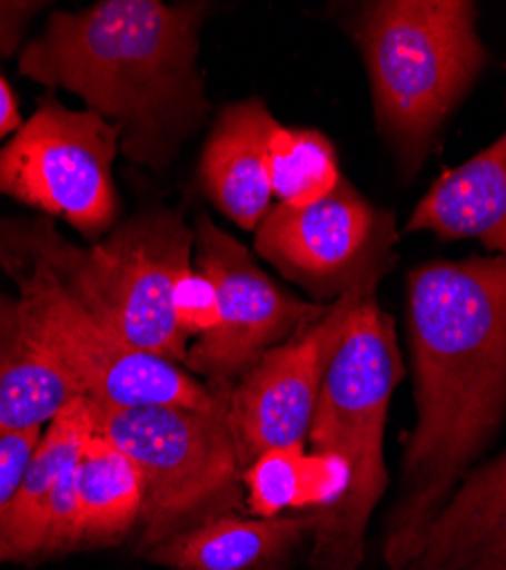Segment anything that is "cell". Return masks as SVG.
Masks as SVG:
<instances>
[{
	"label": "cell",
	"instance_id": "cell-16",
	"mask_svg": "<svg viewBox=\"0 0 506 570\" xmlns=\"http://www.w3.org/2000/svg\"><path fill=\"white\" fill-rule=\"evenodd\" d=\"M317 525L312 511L276 518H215L145 552L171 570H286Z\"/></svg>",
	"mask_w": 506,
	"mask_h": 570
},
{
	"label": "cell",
	"instance_id": "cell-13",
	"mask_svg": "<svg viewBox=\"0 0 506 570\" xmlns=\"http://www.w3.org/2000/svg\"><path fill=\"white\" fill-rule=\"evenodd\" d=\"M279 126L260 97L219 110L199 160V180L212 206L245 230H256L271 208L267 147Z\"/></svg>",
	"mask_w": 506,
	"mask_h": 570
},
{
	"label": "cell",
	"instance_id": "cell-4",
	"mask_svg": "<svg viewBox=\"0 0 506 570\" xmlns=\"http://www.w3.org/2000/svg\"><path fill=\"white\" fill-rule=\"evenodd\" d=\"M404 376L393 317L367 297L351 313L310 420L306 448L347 461L343 500L312 511L310 570H358L373 513L388 489L384 436L390 397Z\"/></svg>",
	"mask_w": 506,
	"mask_h": 570
},
{
	"label": "cell",
	"instance_id": "cell-5",
	"mask_svg": "<svg viewBox=\"0 0 506 570\" xmlns=\"http://www.w3.org/2000/svg\"><path fill=\"white\" fill-rule=\"evenodd\" d=\"M37 254L130 347L186 363L190 338L173 295L195 267V228L180 210L153 208L115 226L95 247L71 245L49 217H17Z\"/></svg>",
	"mask_w": 506,
	"mask_h": 570
},
{
	"label": "cell",
	"instance_id": "cell-23",
	"mask_svg": "<svg viewBox=\"0 0 506 570\" xmlns=\"http://www.w3.org/2000/svg\"><path fill=\"white\" fill-rule=\"evenodd\" d=\"M49 3L34 0H0V58L19 53L30 21Z\"/></svg>",
	"mask_w": 506,
	"mask_h": 570
},
{
	"label": "cell",
	"instance_id": "cell-17",
	"mask_svg": "<svg viewBox=\"0 0 506 570\" xmlns=\"http://www.w3.org/2000/svg\"><path fill=\"white\" fill-rule=\"evenodd\" d=\"M73 552L108 548L140 528L145 484L132 459L99 434H91L73 470Z\"/></svg>",
	"mask_w": 506,
	"mask_h": 570
},
{
	"label": "cell",
	"instance_id": "cell-10",
	"mask_svg": "<svg viewBox=\"0 0 506 570\" xmlns=\"http://www.w3.org/2000/svg\"><path fill=\"white\" fill-rule=\"evenodd\" d=\"M192 228L195 267L215 285L219 322L190 345L186 370L204 379L208 389L228 391L269 350L317 322L329 304L288 295L262 272L254 254L208 215L201 213Z\"/></svg>",
	"mask_w": 506,
	"mask_h": 570
},
{
	"label": "cell",
	"instance_id": "cell-1",
	"mask_svg": "<svg viewBox=\"0 0 506 570\" xmlns=\"http://www.w3.org/2000/svg\"><path fill=\"white\" fill-rule=\"evenodd\" d=\"M416 426L384 561L401 568L506 415V254L434 261L408 274Z\"/></svg>",
	"mask_w": 506,
	"mask_h": 570
},
{
	"label": "cell",
	"instance_id": "cell-21",
	"mask_svg": "<svg viewBox=\"0 0 506 570\" xmlns=\"http://www.w3.org/2000/svg\"><path fill=\"white\" fill-rule=\"evenodd\" d=\"M173 313L178 326L188 338H201L219 322V299L212 281L192 267L182 276L173 295Z\"/></svg>",
	"mask_w": 506,
	"mask_h": 570
},
{
	"label": "cell",
	"instance_id": "cell-22",
	"mask_svg": "<svg viewBox=\"0 0 506 570\" xmlns=\"http://www.w3.org/2000/svg\"><path fill=\"white\" fill-rule=\"evenodd\" d=\"M43 430L0 439V520H3Z\"/></svg>",
	"mask_w": 506,
	"mask_h": 570
},
{
	"label": "cell",
	"instance_id": "cell-20",
	"mask_svg": "<svg viewBox=\"0 0 506 570\" xmlns=\"http://www.w3.org/2000/svg\"><path fill=\"white\" fill-rule=\"evenodd\" d=\"M267 169L271 195L292 208L327 199L343 180L336 147L315 128L276 126L267 147Z\"/></svg>",
	"mask_w": 506,
	"mask_h": 570
},
{
	"label": "cell",
	"instance_id": "cell-24",
	"mask_svg": "<svg viewBox=\"0 0 506 570\" xmlns=\"http://www.w3.org/2000/svg\"><path fill=\"white\" fill-rule=\"evenodd\" d=\"M21 110H19V99L6 76L0 73V147L21 128Z\"/></svg>",
	"mask_w": 506,
	"mask_h": 570
},
{
	"label": "cell",
	"instance_id": "cell-15",
	"mask_svg": "<svg viewBox=\"0 0 506 570\" xmlns=\"http://www.w3.org/2000/svg\"><path fill=\"white\" fill-rule=\"evenodd\" d=\"M406 230L440 240H477L488 256L506 254V128L490 147L431 183Z\"/></svg>",
	"mask_w": 506,
	"mask_h": 570
},
{
	"label": "cell",
	"instance_id": "cell-7",
	"mask_svg": "<svg viewBox=\"0 0 506 570\" xmlns=\"http://www.w3.org/2000/svg\"><path fill=\"white\" fill-rule=\"evenodd\" d=\"M231 389L206 409H121L89 400L95 434L126 452L140 470L142 554L206 522L240 513L245 468L228 413Z\"/></svg>",
	"mask_w": 506,
	"mask_h": 570
},
{
	"label": "cell",
	"instance_id": "cell-8",
	"mask_svg": "<svg viewBox=\"0 0 506 570\" xmlns=\"http://www.w3.org/2000/svg\"><path fill=\"white\" fill-rule=\"evenodd\" d=\"M119 154L117 126L46 94L0 147V197L60 217L87 240H99L119 219L112 174Z\"/></svg>",
	"mask_w": 506,
	"mask_h": 570
},
{
	"label": "cell",
	"instance_id": "cell-9",
	"mask_svg": "<svg viewBox=\"0 0 506 570\" xmlns=\"http://www.w3.org/2000/svg\"><path fill=\"white\" fill-rule=\"evenodd\" d=\"M397 243L395 215L367 202L343 176L312 206H271L256 228L254 249L315 304H334L360 285L379 288L397 261Z\"/></svg>",
	"mask_w": 506,
	"mask_h": 570
},
{
	"label": "cell",
	"instance_id": "cell-6",
	"mask_svg": "<svg viewBox=\"0 0 506 570\" xmlns=\"http://www.w3.org/2000/svg\"><path fill=\"white\" fill-rule=\"evenodd\" d=\"M0 269L17 283L30 338L82 397L121 409H206L219 397L186 367L119 338L37 254L17 217L0 219Z\"/></svg>",
	"mask_w": 506,
	"mask_h": 570
},
{
	"label": "cell",
	"instance_id": "cell-19",
	"mask_svg": "<svg viewBox=\"0 0 506 570\" xmlns=\"http://www.w3.org/2000/svg\"><path fill=\"white\" fill-rule=\"evenodd\" d=\"M245 502L258 518H276L284 511H327L336 507L349 487V465L331 452L306 445L274 448L256 456L242 474Z\"/></svg>",
	"mask_w": 506,
	"mask_h": 570
},
{
	"label": "cell",
	"instance_id": "cell-18",
	"mask_svg": "<svg viewBox=\"0 0 506 570\" xmlns=\"http://www.w3.org/2000/svg\"><path fill=\"white\" fill-rule=\"evenodd\" d=\"M78 397V389L30 338L17 297L0 293V439L43 430Z\"/></svg>",
	"mask_w": 506,
	"mask_h": 570
},
{
	"label": "cell",
	"instance_id": "cell-3",
	"mask_svg": "<svg viewBox=\"0 0 506 570\" xmlns=\"http://www.w3.org/2000/svg\"><path fill=\"white\" fill-rule=\"evenodd\" d=\"M468 0H377L349 21L373 87L375 119L399 169H423L436 137L490 56Z\"/></svg>",
	"mask_w": 506,
	"mask_h": 570
},
{
	"label": "cell",
	"instance_id": "cell-12",
	"mask_svg": "<svg viewBox=\"0 0 506 570\" xmlns=\"http://www.w3.org/2000/svg\"><path fill=\"white\" fill-rule=\"evenodd\" d=\"M95 434L87 397L73 400L49 424L30 456L21 484L0 520V561L30 563L49 543L73 534V470L85 441Z\"/></svg>",
	"mask_w": 506,
	"mask_h": 570
},
{
	"label": "cell",
	"instance_id": "cell-11",
	"mask_svg": "<svg viewBox=\"0 0 506 570\" xmlns=\"http://www.w3.org/2000/svg\"><path fill=\"white\" fill-rule=\"evenodd\" d=\"M375 295L373 285L345 293L317 322L269 350L238 379L228 395V413L242 468L267 450L306 445L321 384L351 313Z\"/></svg>",
	"mask_w": 506,
	"mask_h": 570
},
{
	"label": "cell",
	"instance_id": "cell-14",
	"mask_svg": "<svg viewBox=\"0 0 506 570\" xmlns=\"http://www.w3.org/2000/svg\"><path fill=\"white\" fill-rule=\"evenodd\" d=\"M397 570H506V450L466 472Z\"/></svg>",
	"mask_w": 506,
	"mask_h": 570
},
{
	"label": "cell",
	"instance_id": "cell-2",
	"mask_svg": "<svg viewBox=\"0 0 506 570\" xmlns=\"http://www.w3.org/2000/svg\"><path fill=\"white\" fill-rule=\"evenodd\" d=\"M208 3L101 0L53 10L19 53V73L67 89L119 128L121 154L165 171L212 106L199 69Z\"/></svg>",
	"mask_w": 506,
	"mask_h": 570
}]
</instances>
